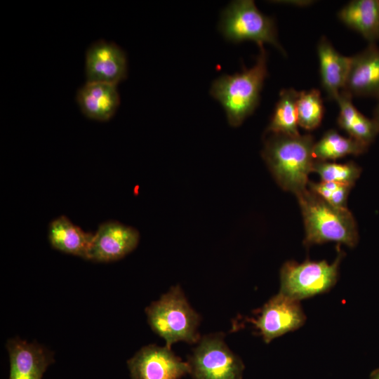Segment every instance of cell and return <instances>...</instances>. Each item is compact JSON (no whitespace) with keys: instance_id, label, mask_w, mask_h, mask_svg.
Wrapping results in <instances>:
<instances>
[{"instance_id":"obj_1","label":"cell","mask_w":379,"mask_h":379,"mask_svg":"<svg viewBox=\"0 0 379 379\" xmlns=\"http://www.w3.org/2000/svg\"><path fill=\"white\" fill-rule=\"evenodd\" d=\"M310 134L291 136L271 134L262 156L278 185L295 195L307 189L308 176L313 171L314 145Z\"/></svg>"},{"instance_id":"obj_2","label":"cell","mask_w":379,"mask_h":379,"mask_svg":"<svg viewBox=\"0 0 379 379\" xmlns=\"http://www.w3.org/2000/svg\"><path fill=\"white\" fill-rule=\"evenodd\" d=\"M301 209L306 246L335 241L354 247L359 239L355 219L347 208H337L306 189L296 195Z\"/></svg>"},{"instance_id":"obj_3","label":"cell","mask_w":379,"mask_h":379,"mask_svg":"<svg viewBox=\"0 0 379 379\" xmlns=\"http://www.w3.org/2000/svg\"><path fill=\"white\" fill-rule=\"evenodd\" d=\"M255 65L232 75L223 74L211 84L210 93L223 107L228 123L240 126L257 107L267 76V54L263 46Z\"/></svg>"},{"instance_id":"obj_4","label":"cell","mask_w":379,"mask_h":379,"mask_svg":"<svg viewBox=\"0 0 379 379\" xmlns=\"http://www.w3.org/2000/svg\"><path fill=\"white\" fill-rule=\"evenodd\" d=\"M148 323L154 332L166 341L171 349L173 344L184 341L197 343L200 316L188 303L179 286L171 287L146 309Z\"/></svg>"},{"instance_id":"obj_5","label":"cell","mask_w":379,"mask_h":379,"mask_svg":"<svg viewBox=\"0 0 379 379\" xmlns=\"http://www.w3.org/2000/svg\"><path fill=\"white\" fill-rule=\"evenodd\" d=\"M219 29L231 42L252 41L259 47L270 44L285 53L278 41L274 20L262 13L252 0L232 1L222 13Z\"/></svg>"},{"instance_id":"obj_6","label":"cell","mask_w":379,"mask_h":379,"mask_svg":"<svg viewBox=\"0 0 379 379\" xmlns=\"http://www.w3.org/2000/svg\"><path fill=\"white\" fill-rule=\"evenodd\" d=\"M343 256V252L338 249L331 264L326 260L286 262L280 270L279 293L300 301L330 291L337 282Z\"/></svg>"},{"instance_id":"obj_7","label":"cell","mask_w":379,"mask_h":379,"mask_svg":"<svg viewBox=\"0 0 379 379\" xmlns=\"http://www.w3.org/2000/svg\"><path fill=\"white\" fill-rule=\"evenodd\" d=\"M187 362L194 379H241L245 368L221 333L201 338Z\"/></svg>"},{"instance_id":"obj_8","label":"cell","mask_w":379,"mask_h":379,"mask_svg":"<svg viewBox=\"0 0 379 379\" xmlns=\"http://www.w3.org/2000/svg\"><path fill=\"white\" fill-rule=\"evenodd\" d=\"M305 321L306 316L300 301L279 292L263 305L256 319L250 320L266 343L298 329Z\"/></svg>"},{"instance_id":"obj_9","label":"cell","mask_w":379,"mask_h":379,"mask_svg":"<svg viewBox=\"0 0 379 379\" xmlns=\"http://www.w3.org/2000/svg\"><path fill=\"white\" fill-rule=\"evenodd\" d=\"M131 379H180L189 373L187 361L167 347L149 345L127 361Z\"/></svg>"},{"instance_id":"obj_10","label":"cell","mask_w":379,"mask_h":379,"mask_svg":"<svg viewBox=\"0 0 379 379\" xmlns=\"http://www.w3.org/2000/svg\"><path fill=\"white\" fill-rule=\"evenodd\" d=\"M139 239L135 228L117 221L105 222L93 234L88 260L99 262L119 260L136 248Z\"/></svg>"},{"instance_id":"obj_11","label":"cell","mask_w":379,"mask_h":379,"mask_svg":"<svg viewBox=\"0 0 379 379\" xmlns=\"http://www.w3.org/2000/svg\"><path fill=\"white\" fill-rule=\"evenodd\" d=\"M86 83L117 85L127 74L125 53L113 43L99 41L92 44L86 53Z\"/></svg>"},{"instance_id":"obj_12","label":"cell","mask_w":379,"mask_h":379,"mask_svg":"<svg viewBox=\"0 0 379 379\" xmlns=\"http://www.w3.org/2000/svg\"><path fill=\"white\" fill-rule=\"evenodd\" d=\"M6 348L10 360L8 379H42L54 362L53 352L35 343L11 338Z\"/></svg>"},{"instance_id":"obj_13","label":"cell","mask_w":379,"mask_h":379,"mask_svg":"<svg viewBox=\"0 0 379 379\" xmlns=\"http://www.w3.org/2000/svg\"><path fill=\"white\" fill-rule=\"evenodd\" d=\"M343 91L352 97L379 98V47L371 44L351 57V63Z\"/></svg>"},{"instance_id":"obj_14","label":"cell","mask_w":379,"mask_h":379,"mask_svg":"<svg viewBox=\"0 0 379 379\" xmlns=\"http://www.w3.org/2000/svg\"><path fill=\"white\" fill-rule=\"evenodd\" d=\"M321 83L328 99L336 100L343 91L350 71L351 57L338 52L326 37L317 45Z\"/></svg>"},{"instance_id":"obj_15","label":"cell","mask_w":379,"mask_h":379,"mask_svg":"<svg viewBox=\"0 0 379 379\" xmlns=\"http://www.w3.org/2000/svg\"><path fill=\"white\" fill-rule=\"evenodd\" d=\"M77 98L87 117L100 121L109 120L119 104L116 86L108 84L86 83L78 91Z\"/></svg>"},{"instance_id":"obj_16","label":"cell","mask_w":379,"mask_h":379,"mask_svg":"<svg viewBox=\"0 0 379 379\" xmlns=\"http://www.w3.org/2000/svg\"><path fill=\"white\" fill-rule=\"evenodd\" d=\"M340 20L368 43L379 40V0H353L338 13Z\"/></svg>"},{"instance_id":"obj_17","label":"cell","mask_w":379,"mask_h":379,"mask_svg":"<svg viewBox=\"0 0 379 379\" xmlns=\"http://www.w3.org/2000/svg\"><path fill=\"white\" fill-rule=\"evenodd\" d=\"M93 236L65 215L52 220L48 229V240L53 248L85 259H88Z\"/></svg>"},{"instance_id":"obj_18","label":"cell","mask_w":379,"mask_h":379,"mask_svg":"<svg viewBox=\"0 0 379 379\" xmlns=\"http://www.w3.org/2000/svg\"><path fill=\"white\" fill-rule=\"evenodd\" d=\"M352 97L342 91L335 101L339 107L338 124L350 137L368 146L379 133L378 127L373 120L362 114L353 105Z\"/></svg>"},{"instance_id":"obj_19","label":"cell","mask_w":379,"mask_h":379,"mask_svg":"<svg viewBox=\"0 0 379 379\" xmlns=\"http://www.w3.org/2000/svg\"><path fill=\"white\" fill-rule=\"evenodd\" d=\"M299 91L293 88H284L279 93V100L266 133L299 135L297 114V100Z\"/></svg>"},{"instance_id":"obj_20","label":"cell","mask_w":379,"mask_h":379,"mask_svg":"<svg viewBox=\"0 0 379 379\" xmlns=\"http://www.w3.org/2000/svg\"><path fill=\"white\" fill-rule=\"evenodd\" d=\"M368 147L351 137L346 138L334 130H329L314 142L313 156L316 161H329L350 154L359 155L365 152Z\"/></svg>"},{"instance_id":"obj_21","label":"cell","mask_w":379,"mask_h":379,"mask_svg":"<svg viewBox=\"0 0 379 379\" xmlns=\"http://www.w3.org/2000/svg\"><path fill=\"white\" fill-rule=\"evenodd\" d=\"M324 112L322 98L317 89L299 91L297 100L298 126L306 130L317 128L322 121Z\"/></svg>"},{"instance_id":"obj_22","label":"cell","mask_w":379,"mask_h":379,"mask_svg":"<svg viewBox=\"0 0 379 379\" xmlns=\"http://www.w3.org/2000/svg\"><path fill=\"white\" fill-rule=\"evenodd\" d=\"M312 172L317 173L321 181L336 182L352 187L359 178L361 169L352 161L338 164L315 160Z\"/></svg>"},{"instance_id":"obj_23","label":"cell","mask_w":379,"mask_h":379,"mask_svg":"<svg viewBox=\"0 0 379 379\" xmlns=\"http://www.w3.org/2000/svg\"><path fill=\"white\" fill-rule=\"evenodd\" d=\"M373 120L375 121L379 129V98H378V102L374 110Z\"/></svg>"},{"instance_id":"obj_24","label":"cell","mask_w":379,"mask_h":379,"mask_svg":"<svg viewBox=\"0 0 379 379\" xmlns=\"http://www.w3.org/2000/svg\"><path fill=\"white\" fill-rule=\"evenodd\" d=\"M370 379H379V368L371 373Z\"/></svg>"}]
</instances>
